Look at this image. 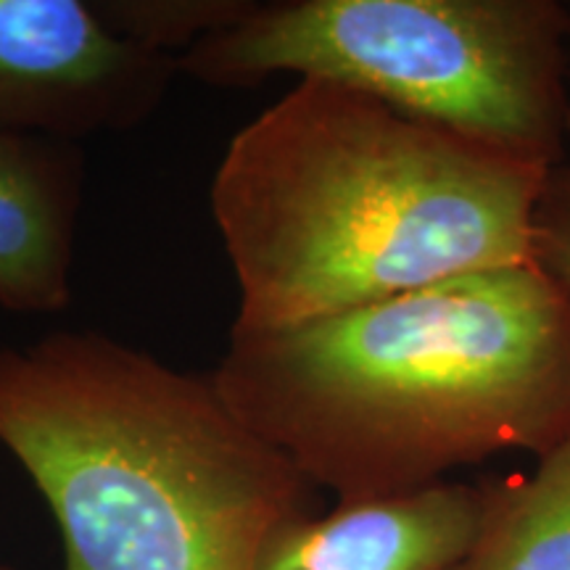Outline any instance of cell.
Here are the masks:
<instances>
[{
    "mask_svg": "<svg viewBox=\"0 0 570 570\" xmlns=\"http://www.w3.org/2000/svg\"><path fill=\"white\" fill-rule=\"evenodd\" d=\"M214 389L309 487L404 494L570 439V294L537 262L273 333H230Z\"/></svg>",
    "mask_w": 570,
    "mask_h": 570,
    "instance_id": "1",
    "label": "cell"
},
{
    "mask_svg": "<svg viewBox=\"0 0 570 570\" xmlns=\"http://www.w3.org/2000/svg\"><path fill=\"white\" fill-rule=\"evenodd\" d=\"M541 167L331 80L240 127L209 209L238 283L230 333H273L537 262Z\"/></svg>",
    "mask_w": 570,
    "mask_h": 570,
    "instance_id": "2",
    "label": "cell"
},
{
    "mask_svg": "<svg viewBox=\"0 0 570 570\" xmlns=\"http://www.w3.org/2000/svg\"><path fill=\"white\" fill-rule=\"evenodd\" d=\"M0 444L59 525L63 570H256L309 483L190 375L98 331L0 348Z\"/></svg>",
    "mask_w": 570,
    "mask_h": 570,
    "instance_id": "3",
    "label": "cell"
},
{
    "mask_svg": "<svg viewBox=\"0 0 570 570\" xmlns=\"http://www.w3.org/2000/svg\"><path fill=\"white\" fill-rule=\"evenodd\" d=\"M177 71L214 88L331 80L499 154L568 161L570 6L560 0H254Z\"/></svg>",
    "mask_w": 570,
    "mask_h": 570,
    "instance_id": "4",
    "label": "cell"
},
{
    "mask_svg": "<svg viewBox=\"0 0 570 570\" xmlns=\"http://www.w3.org/2000/svg\"><path fill=\"white\" fill-rule=\"evenodd\" d=\"M177 75V59L117 38L88 0H0V132L77 142L132 130Z\"/></svg>",
    "mask_w": 570,
    "mask_h": 570,
    "instance_id": "5",
    "label": "cell"
},
{
    "mask_svg": "<svg viewBox=\"0 0 570 570\" xmlns=\"http://www.w3.org/2000/svg\"><path fill=\"white\" fill-rule=\"evenodd\" d=\"M487 483L441 481L404 494L341 499L288 518L256 570H458L479 539Z\"/></svg>",
    "mask_w": 570,
    "mask_h": 570,
    "instance_id": "6",
    "label": "cell"
},
{
    "mask_svg": "<svg viewBox=\"0 0 570 570\" xmlns=\"http://www.w3.org/2000/svg\"><path fill=\"white\" fill-rule=\"evenodd\" d=\"M82 190L85 156L77 142L0 132V309H67Z\"/></svg>",
    "mask_w": 570,
    "mask_h": 570,
    "instance_id": "7",
    "label": "cell"
},
{
    "mask_svg": "<svg viewBox=\"0 0 570 570\" xmlns=\"http://www.w3.org/2000/svg\"><path fill=\"white\" fill-rule=\"evenodd\" d=\"M458 570H570V439L525 479L487 483L479 539Z\"/></svg>",
    "mask_w": 570,
    "mask_h": 570,
    "instance_id": "8",
    "label": "cell"
},
{
    "mask_svg": "<svg viewBox=\"0 0 570 570\" xmlns=\"http://www.w3.org/2000/svg\"><path fill=\"white\" fill-rule=\"evenodd\" d=\"M106 30L146 51L180 59L252 11L254 0H88Z\"/></svg>",
    "mask_w": 570,
    "mask_h": 570,
    "instance_id": "9",
    "label": "cell"
},
{
    "mask_svg": "<svg viewBox=\"0 0 570 570\" xmlns=\"http://www.w3.org/2000/svg\"><path fill=\"white\" fill-rule=\"evenodd\" d=\"M533 252L544 267L570 294V164H558L547 177L533 219Z\"/></svg>",
    "mask_w": 570,
    "mask_h": 570,
    "instance_id": "10",
    "label": "cell"
},
{
    "mask_svg": "<svg viewBox=\"0 0 570 570\" xmlns=\"http://www.w3.org/2000/svg\"><path fill=\"white\" fill-rule=\"evenodd\" d=\"M566 140L570 142V98H568V119H566ZM570 164V161H568Z\"/></svg>",
    "mask_w": 570,
    "mask_h": 570,
    "instance_id": "11",
    "label": "cell"
},
{
    "mask_svg": "<svg viewBox=\"0 0 570 570\" xmlns=\"http://www.w3.org/2000/svg\"><path fill=\"white\" fill-rule=\"evenodd\" d=\"M0 570H17V568H11V566H6V562H0Z\"/></svg>",
    "mask_w": 570,
    "mask_h": 570,
    "instance_id": "12",
    "label": "cell"
}]
</instances>
